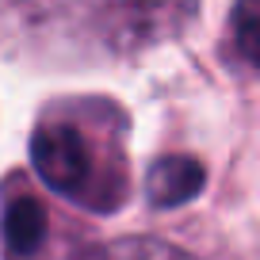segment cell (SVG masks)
Masks as SVG:
<instances>
[{
	"mask_svg": "<svg viewBox=\"0 0 260 260\" xmlns=\"http://www.w3.org/2000/svg\"><path fill=\"white\" fill-rule=\"evenodd\" d=\"M199 0H19L31 23L96 42L107 54H134L184 31Z\"/></svg>",
	"mask_w": 260,
	"mask_h": 260,
	"instance_id": "cell-1",
	"label": "cell"
},
{
	"mask_svg": "<svg viewBox=\"0 0 260 260\" xmlns=\"http://www.w3.org/2000/svg\"><path fill=\"white\" fill-rule=\"evenodd\" d=\"M31 165L46 187L81 207L111 211L122 203V191L104 184L96 149L73 122H42L31 134Z\"/></svg>",
	"mask_w": 260,
	"mask_h": 260,
	"instance_id": "cell-2",
	"label": "cell"
},
{
	"mask_svg": "<svg viewBox=\"0 0 260 260\" xmlns=\"http://www.w3.org/2000/svg\"><path fill=\"white\" fill-rule=\"evenodd\" d=\"M0 237H4V249H8L12 260L39 256L46 249V237H50L46 207L27 191L12 195L8 203H4V214H0Z\"/></svg>",
	"mask_w": 260,
	"mask_h": 260,
	"instance_id": "cell-3",
	"label": "cell"
},
{
	"mask_svg": "<svg viewBox=\"0 0 260 260\" xmlns=\"http://www.w3.org/2000/svg\"><path fill=\"white\" fill-rule=\"evenodd\" d=\"M207 187V169L187 153L157 157L146 172V195L153 207H184Z\"/></svg>",
	"mask_w": 260,
	"mask_h": 260,
	"instance_id": "cell-4",
	"label": "cell"
},
{
	"mask_svg": "<svg viewBox=\"0 0 260 260\" xmlns=\"http://www.w3.org/2000/svg\"><path fill=\"white\" fill-rule=\"evenodd\" d=\"M230 42L237 57L260 69V0H234L230 8Z\"/></svg>",
	"mask_w": 260,
	"mask_h": 260,
	"instance_id": "cell-5",
	"label": "cell"
},
{
	"mask_svg": "<svg viewBox=\"0 0 260 260\" xmlns=\"http://www.w3.org/2000/svg\"><path fill=\"white\" fill-rule=\"evenodd\" d=\"M130 260H199V256L169 241H157V237H142V241H130Z\"/></svg>",
	"mask_w": 260,
	"mask_h": 260,
	"instance_id": "cell-6",
	"label": "cell"
}]
</instances>
